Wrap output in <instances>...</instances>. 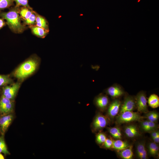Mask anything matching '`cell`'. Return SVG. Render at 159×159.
<instances>
[{
	"instance_id": "obj_16",
	"label": "cell",
	"mask_w": 159,
	"mask_h": 159,
	"mask_svg": "<svg viewBox=\"0 0 159 159\" xmlns=\"http://www.w3.org/2000/svg\"><path fill=\"white\" fill-rule=\"evenodd\" d=\"M117 153L120 157L124 159H131L133 158L132 147H129L123 150H118Z\"/></svg>"
},
{
	"instance_id": "obj_26",
	"label": "cell",
	"mask_w": 159,
	"mask_h": 159,
	"mask_svg": "<svg viewBox=\"0 0 159 159\" xmlns=\"http://www.w3.org/2000/svg\"><path fill=\"white\" fill-rule=\"evenodd\" d=\"M107 138L105 133L101 131L98 132L96 135V142L97 144L101 146L105 141Z\"/></svg>"
},
{
	"instance_id": "obj_12",
	"label": "cell",
	"mask_w": 159,
	"mask_h": 159,
	"mask_svg": "<svg viewBox=\"0 0 159 159\" xmlns=\"http://www.w3.org/2000/svg\"><path fill=\"white\" fill-rule=\"evenodd\" d=\"M13 118V115L10 114L4 115L0 118V129L3 135L11 123Z\"/></svg>"
},
{
	"instance_id": "obj_2",
	"label": "cell",
	"mask_w": 159,
	"mask_h": 159,
	"mask_svg": "<svg viewBox=\"0 0 159 159\" xmlns=\"http://www.w3.org/2000/svg\"><path fill=\"white\" fill-rule=\"evenodd\" d=\"M19 7L16 6L6 12H0V17L5 19L10 29L16 33L22 32L25 29L19 14Z\"/></svg>"
},
{
	"instance_id": "obj_20",
	"label": "cell",
	"mask_w": 159,
	"mask_h": 159,
	"mask_svg": "<svg viewBox=\"0 0 159 159\" xmlns=\"http://www.w3.org/2000/svg\"><path fill=\"white\" fill-rule=\"evenodd\" d=\"M148 102L149 105L152 108H156L159 106V97L155 94H152L149 96Z\"/></svg>"
},
{
	"instance_id": "obj_19",
	"label": "cell",
	"mask_w": 159,
	"mask_h": 159,
	"mask_svg": "<svg viewBox=\"0 0 159 159\" xmlns=\"http://www.w3.org/2000/svg\"><path fill=\"white\" fill-rule=\"evenodd\" d=\"M36 14V26L49 30L48 23L46 19L39 14Z\"/></svg>"
},
{
	"instance_id": "obj_35",
	"label": "cell",
	"mask_w": 159,
	"mask_h": 159,
	"mask_svg": "<svg viewBox=\"0 0 159 159\" xmlns=\"http://www.w3.org/2000/svg\"><path fill=\"white\" fill-rule=\"evenodd\" d=\"M4 157L0 153V159H4Z\"/></svg>"
},
{
	"instance_id": "obj_7",
	"label": "cell",
	"mask_w": 159,
	"mask_h": 159,
	"mask_svg": "<svg viewBox=\"0 0 159 159\" xmlns=\"http://www.w3.org/2000/svg\"><path fill=\"white\" fill-rule=\"evenodd\" d=\"M14 101L2 95L0 98V113L3 115L10 114L13 110Z\"/></svg>"
},
{
	"instance_id": "obj_11",
	"label": "cell",
	"mask_w": 159,
	"mask_h": 159,
	"mask_svg": "<svg viewBox=\"0 0 159 159\" xmlns=\"http://www.w3.org/2000/svg\"><path fill=\"white\" fill-rule=\"evenodd\" d=\"M106 93L111 97L117 98L122 95L124 92L122 88L117 85L115 84L106 89Z\"/></svg>"
},
{
	"instance_id": "obj_23",
	"label": "cell",
	"mask_w": 159,
	"mask_h": 159,
	"mask_svg": "<svg viewBox=\"0 0 159 159\" xmlns=\"http://www.w3.org/2000/svg\"><path fill=\"white\" fill-rule=\"evenodd\" d=\"M107 129L111 135L115 138L117 139H122V134L121 132L118 127H107Z\"/></svg>"
},
{
	"instance_id": "obj_10",
	"label": "cell",
	"mask_w": 159,
	"mask_h": 159,
	"mask_svg": "<svg viewBox=\"0 0 159 159\" xmlns=\"http://www.w3.org/2000/svg\"><path fill=\"white\" fill-rule=\"evenodd\" d=\"M121 104V102L119 100L115 99L109 104L107 108V114L110 118H113L117 115Z\"/></svg>"
},
{
	"instance_id": "obj_1",
	"label": "cell",
	"mask_w": 159,
	"mask_h": 159,
	"mask_svg": "<svg viewBox=\"0 0 159 159\" xmlns=\"http://www.w3.org/2000/svg\"><path fill=\"white\" fill-rule=\"evenodd\" d=\"M40 63V60L38 57L32 56L19 65L13 71L11 75L22 82L36 72Z\"/></svg>"
},
{
	"instance_id": "obj_31",
	"label": "cell",
	"mask_w": 159,
	"mask_h": 159,
	"mask_svg": "<svg viewBox=\"0 0 159 159\" xmlns=\"http://www.w3.org/2000/svg\"><path fill=\"white\" fill-rule=\"evenodd\" d=\"M113 140L111 138H107L105 141L101 146L103 148L110 149L112 148Z\"/></svg>"
},
{
	"instance_id": "obj_6",
	"label": "cell",
	"mask_w": 159,
	"mask_h": 159,
	"mask_svg": "<svg viewBox=\"0 0 159 159\" xmlns=\"http://www.w3.org/2000/svg\"><path fill=\"white\" fill-rule=\"evenodd\" d=\"M136 107L138 111L146 113L148 112L147 100L145 92L143 91L140 92L135 97Z\"/></svg>"
},
{
	"instance_id": "obj_27",
	"label": "cell",
	"mask_w": 159,
	"mask_h": 159,
	"mask_svg": "<svg viewBox=\"0 0 159 159\" xmlns=\"http://www.w3.org/2000/svg\"><path fill=\"white\" fill-rule=\"evenodd\" d=\"M14 2V0H0V12L1 10L13 5Z\"/></svg>"
},
{
	"instance_id": "obj_24",
	"label": "cell",
	"mask_w": 159,
	"mask_h": 159,
	"mask_svg": "<svg viewBox=\"0 0 159 159\" xmlns=\"http://www.w3.org/2000/svg\"><path fill=\"white\" fill-rule=\"evenodd\" d=\"M148 151L150 154L153 157H156L158 154L159 147L156 143H150L148 145Z\"/></svg>"
},
{
	"instance_id": "obj_29",
	"label": "cell",
	"mask_w": 159,
	"mask_h": 159,
	"mask_svg": "<svg viewBox=\"0 0 159 159\" xmlns=\"http://www.w3.org/2000/svg\"><path fill=\"white\" fill-rule=\"evenodd\" d=\"M16 3V6L19 7L22 6L32 9L28 4L29 0H14Z\"/></svg>"
},
{
	"instance_id": "obj_13",
	"label": "cell",
	"mask_w": 159,
	"mask_h": 159,
	"mask_svg": "<svg viewBox=\"0 0 159 159\" xmlns=\"http://www.w3.org/2000/svg\"><path fill=\"white\" fill-rule=\"evenodd\" d=\"M124 132L126 136L129 138H135L140 135L138 127L133 124L129 125L125 127Z\"/></svg>"
},
{
	"instance_id": "obj_15",
	"label": "cell",
	"mask_w": 159,
	"mask_h": 159,
	"mask_svg": "<svg viewBox=\"0 0 159 159\" xmlns=\"http://www.w3.org/2000/svg\"><path fill=\"white\" fill-rule=\"evenodd\" d=\"M136 152L137 156L139 158L146 159L148 158L145 143L144 141H141L137 143L136 146Z\"/></svg>"
},
{
	"instance_id": "obj_30",
	"label": "cell",
	"mask_w": 159,
	"mask_h": 159,
	"mask_svg": "<svg viewBox=\"0 0 159 159\" xmlns=\"http://www.w3.org/2000/svg\"><path fill=\"white\" fill-rule=\"evenodd\" d=\"M36 14L33 11L30 16L27 19L25 20V23L27 25H32L36 22Z\"/></svg>"
},
{
	"instance_id": "obj_14",
	"label": "cell",
	"mask_w": 159,
	"mask_h": 159,
	"mask_svg": "<svg viewBox=\"0 0 159 159\" xmlns=\"http://www.w3.org/2000/svg\"><path fill=\"white\" fill-rule=\"evenodd\" d=\"M140 127L144 132L150 133L157 130L158 125L156 123L153 122L148 120L141 121Z\"/></svg>"
},
{
	"instance_id": "obj_25",
	"label": "cell",
	"mask_w": 159,
	"mask_h": 159,
	"mask_svg": "<svg viewBox=\"0 0 159 159\" xmlns=\"http://www.w3.org/2000/svg\"><path fill=\"white\" fill-rule=\"evenodd\" d=\"M33 12L32 9L22 7L19 10V14L23 19L26 20L30 16Z\"/></svg>"
},
{
	"instance_id": "obj_5",
	"label": "cell",
	"mask_w": 159,
	"mask_h": 159,
	"mask_svg": "<svg viewBox=\"0 0 159 159\" xmlns=\"http://www.w3.org/2000/svg\"><path fill=\"white\" fill-rule=\"evenodd\" d=\"M22 82L18 80L16 82L2 87V95L14 101L21 87Z\"/></svg>"
},
{
	"instance_id": "obj_34",
	"label": "cell",
	"mask_w": 159,
	"mask_h": 159,
	"mask_svg": "<svg viewBox=\"0 0 159 159\" xmlns=\"http://www.w3.org/2000/svg\"><path fill=\"white\" fill-rule=\"evenodd\" d=\"M154 142L155 143H158L159 142V135H157L156 137L153 138Z\"/></svg>"
},
{
	"instance_id": "obj_3",
	"label": "cell",
	"mask_w": 159,
	"mask_h": 159,
	"mask_svg": "<svg viewBox=\"0 0 159 159\" xmlns=\"http://www.w3.org/2000/svg\"><path fill=\"white\" fill-rule=\"evenodd\" d=\"M107 117L100 112H97L94 117L90 125L91 130L93 133L101 131L108 125Z\"/></svg>"
},
{
	"instance_id": "obj_17",
	"label": "cell",
	"mask_w": 159,
	"mask_h": 159,
	"mask_svg": "<svg viewBox=\"0 0 159 159\" xmlns=\"http://www.w3.org/2000/svg\"><path fill=\"white\" fill-rule=\"evenodd\" d=\"M130 146V145L127 142L122 141L120 139H117L116 140H113L112 148L118 151L125 149Z\"/></svg>"
},
{
	"instance_id": "obj_4",
	"label": "cell",
	"mask_w": 159,
	"mask_h": 159,
	"mask_svg": "<svg viewBox=\"0 0 159 159\" xmlns=\"http://www.w3.org/2000/svg\"><path fill=\"white\" fill-rule=\"evenodd\" d=\"M144 117L137 112L126 111L120 113L116 117V122L122 124L131 122L141 121Z\"/></svg>"
},
{
	"instance_id": "obj_28",
	"label": "cell",
	"mask_w": 159,
	"mask_h": 159,
	"mask_svg": "<svg viewBox=\"0 0 159 159\" xmlns=\"http://www.w3.org/2000/svg\"><path fill=\"white\" fill-rule=\"evenodd\" d=\"M3 153L5 155L9 154L6 144L3 138H0V153Z\"/></svg>"
},
{
	"instance_id": "obj_8",
	"label": "cell",
	"mask_w": 159,
	"mask_h": 159,
	"mask_svg": "<svg viewBox=\"0 0 159 159\" xmlns=\"http://www.w3.org/2000/svg\"><path fill=\"white\" fill-rule=\"evenodd\" d=\"M94 103L99 110L103 112L107 108L109 104V99L106 95L101 93L95 97Z\"/></svg>"
},
{
	"instance_id": "obj_33",
	"label": "cell",
	"mask_w": 159,
	"mask_h": 159,
	"mask_svg": "<svg viewBox=\"0 0 159 159\" xmlns=\"http://www.w3.org/2000/svg\"><path fill=\"white\" fill-rule=\"evenodd\" d=\"M6 23L2 18H0V29L5 25Z\"/></svg>"
},
{
	"instance_id": "obj_21",
	"label": "cell",
	"mask_w": 159,
	"mask_h": 159,
	"mask_svg": "<svg viewBox=\"0 0 159 159\" xmlns=\"http://www.w3.org/2000/svg\"><path fill=\"white\" fill-rule=\"evenodd\" d=\"M14 82L11 75L0 74V87H3Z\"/></svg>"
},
{
	"instance_id": "obj_18",
	"label": "cell",
	"mask_w": 159,
	"mask_h": 159,
	"mask_svg": "<svg viewBox=\"0 0 159 159\" xmlns=\"http://www.w3.org/2000/svg\"><path fill=\"white\" fill-rule=\"evenodd\" d=\"M31 30L34 34L42 38L45 37L49 32V30L37 26L32 27Z\"/></svg>"
},
{
	"instance_id": "obj_9",
	"label": "cell",
	"mask_w": 159,
	"mask_h": 159,
	"mask_svg": "<svg viewBox=\"0 0 159 159\" xmlns=\"http://www.w3.org/2000/svg\"><path fill=\"white\" fill-rule=\"evenodd\" d=\"M136 107L135 98L128 96L125 98L121 105L120 111V113L126 111H131Z\"/></svg>"
},
{
	"instance_id": "obj_22",
	"label": "cell",
	"mask_w": 159,
	"mask_h": 159,
	"mask_svg": "<svg viewBox=\"0 0 159 159\" xmlns=\"http://www.w3.org/2000/svg\"><path fill=\"white\" fill-rule=\"evenodd\" d=\"M158 113L155 111L148 112L146 113L144 117L151 122L156 123L159 118Z\"/></svg>"
},
{
	"instance_id": "obj_32",
	"label": "cell",
	"mask_w": 159,
	"mask_h": 159,
	"mask_svg": "<svg viewBox=\"0 0 159 159\" xmlns=\"http://www.w3.org/2000/svg\"><path fill=\"white\" fill-rule=\"evenodd\" d=\"M150 133L152 138H153L159 135V132L158 130H156L150 132Z\"/></svg>"
}]
</instances>
